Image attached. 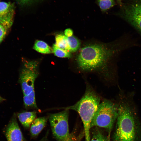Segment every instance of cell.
<instances>
[{"instance_id":"obj_1","label":"cell","mask_w":141,"mask_h":141,"mask_svg":"<svg viewBox=\"0 0 141 141\" xmlns=\"http://www.w3.org/2000/svg\"><path fill=\"white\" fill-rule=\"evenodd\" d=\"M132 103L124 97L118 104V115L113 141H139V122Z\"/></svg>"},{"instance_id":"obj_2","label":"cell","mask_w":141,"mask_h":141,"mask_svg":"<svg viewBox=\"0 0 141 141\" xmlns=\"http://www.w3.org/2000/svg\"><path fill=\"white\" fill-rule=\"evenodd\" d=\"M115 48L106 45L92 44L82 48L77 55L78 67L84 71H101L106 69L112 56L117 51Z\"/></svg>"},{"instance_id":"obj_3","label":"cell","mask_w":141,"mask_h":141,"mask_svg":"<svg viewBox=\"0 0 141 141\" xmlns=\"http://www.w3.org/2000/svg\"><path fill=\"white\" fill-rule=\"evenodd\" d=\"M100 101L99 96L91 87L88 86L79 101L72 105L63 108L73 110L78 113L83 123L85 141H90L91 123L100 104Z\"/></svg>"},{"instance_id":"obj_4","label":"cell","mask_w":141,"mask_h":141,"mask_svg":"<svg viewBox=\"0 0 141 141\" xmlns=\"http://www.w3.org/2000/svg\"><path fill=\"white\" fill-rule=\"evenodd\" d=\"M118 115V104L105 99L100 104L91 121V128L99 127L110 134Z\"/></svg>"},{"instance_id":"obj_5","label":"cell","mask_w":141,"mask_h":141,"mask_svg":"<svg viewBox=\"0 0 141 141\" xmlns=\"http://www.w3.org/2000/svg\"><path fill=\"white\" fill-rule=\"evenodd\" d=\"M39 63L36 61H24L19 76V81L23 98H35V81L39 72Z\"/></svg>"},{"instance_id":"obj_6","label":"cell","mask_w":141,"mask_h":141,"mask_svg":"<svg viewBox=\"0 0 141 141\" xmlns=\"http://www.w3.org/2000/svg\"><path fill=\"white\" fill-rule=\"evenodd\" d=\"M51 114L48 116L52 134L58 141H64L70 137L68 110Z\"/></svg>"},{"instance_id":"obj_7","label":"cell","mask_w":141,"mask_h":141,"mask_svg":"<svg viewBox=\"0 0 141 141\" xmlns=\"http://www.w3.org/2000/svg\"><path fill=\"white\" fill-rule=\"evenodd\" d=\"M120 15L141 34V0L122 5Z\"/></svg>"},{"instance_id":"obj_8","label":"cell","mask_w":141,"mask_h":141,"mask_svg":"<svg viewBox=\"0 0 141 141\" xmlns=\"http://www.w3.org/2000/svg\"><path fill=\"white\" fill-rule=\"evenodd\" d=\"M14 12L13 4L0 2V24L5 28H9L13 22Z\"/></svg>"},{"instance_id":"obj_9","label":"cell","mask_w":141,"mask_h":141,"mask_svg":"<svg viewBox=\"0 0 141 141\" xmlns=\"http://www.w3.org/2000/svg\"><path fill=\"white\" fill-rule=\"evenodd\" d=\"M6 136L8 141H26L14 116L7 129Z\"/></svg>"},{"instance_id":"obj_10","label":"cell","mask_w":141,"mask_h":141,"mask_svg":"<svg viewBox=\"0 0 141 141\" xmlns=\"http://www.w3.org/2000/svg\"><path fill=\"white\" fill-rule=\"evenodd\" d=\"M48 116H44L36 119L32 123L30 132L33 138L37 137L46 125Z\"/></svg>"},{"instance_id":"obj_11","label":"cell","mask_w":141,"mask_h":141,"mask_svg":"<svg viewBox=\"0 0 141 141\" xmlns=\"http://www.w3.org/2000/svg\"><path fill=\"white\" fill-rule=\"evenodd\" d=\"M18 119L23 127L29 128L32 123L36 119L37 113L35 111H25L17 114Z\"/></svg>"},{"instance_id":"obj_12","label":"cell","mask_w":141,"mask_h":141,"mask_svg":"<svg viewBox=\"0 0 141 141\" xmlns=\"http://www.w3.org/2000/svg\"><path fill=\"white\" fill-rule=\"evenodd\" d=\"M37 51L43 54H49L52 52V49L45 42L40 40L36 41L33 47Z\"/></svg>"},{"instance_id":"obj_13","label":"cell","mask_w":141,"mask_h":141,"mask_svg":"<svg viewBox=\"0 0 141 141\" xmlns=\"http://www.w3.org/2000/svg\"><path fill=\"white\" fill-rule=\"evenodd\" d=\"M67 38L62 34L57 35L55 37V44L59 48L69 51Z\"/></svg>"},{"instance_id":"obj_14","label":"cell","mask_w":141,"mask_h":141,"mask_svg":"<svg viewBox=\"0 0 141 141\" xmlns=\"http://www.w3.org/2000/svg\"><path fill=\"white\" fill-rule=\"evenodd\" d=\"M69 51L70 52L76 51L79 48L80 42L75 37L72 36L67 38Z\"/></svg>"},{"instance_id":"obj_15","label":"cell","mask_w":141,"mask_h":141,"mask_svg":"<svg viewBox=\"0 0 141 141\" xmlns=\"http://www.w3.org/2000/svg\"><path fill=\"white\" fill-rule=\"evenodd\" d=\"M95 127L90 141H110L109 136H106L97 128L98 127Z\"/></svg>"},{"instance_id":"obj_16","label":"cell","mask_w":141,"mask_h":141,"mask_svg":"<svg viewBox=\"0 0 141 141\" xmlns=\"http://www.w3.org/2000/svg\"><path fill=\"white\" fill-rule=\"evenodd\" d=\"M52 52L56 56L61 58H70L72 56L71 52L60 48L55 44L52 47Z\"/></svg>"},{"instance_id":"obj_17","label":"cell","mask_w":141,"mask_h":141,"mask_svg":"<svg viewBox=\"0 0 141 141\" xmlns=\"http://www.w3.org/2000/svg\"><path fill=\"white\" fill-rule=\"evenodd\" d=\"M101 10L105 11L114 6L115 3V0H97Z\"/></svg>"},{"instance_id":"obj_18","label":"cell","mask_w":141,"mask_h":141,"mask_svg":"<svg viewBox=\"0 0 141 141\" xmlns=\"http://www.w3.org/2000/svg\"><path fill=\"white\" fill-rule=\"evenodd\" d=\"M5 29L3 25L0 24V38L3 39L6 34Z\"/></svg>"},{"instance_id":"obj_19","label":"cell","mask_w":141,"mask_h":141,"mask_svg":"<svg viewBox=\"0 0 141 141\" xmlns=\"http://www.w3.org/2000/svg\"><path fill=\"white\" fill-rule=\"evenodd\" d=\"M20 4L25 5L29 4L34 0H16Z\"/></svg>"},{"instance_id":"obj_20","label":"cell","mask_w":141,"mask_h":141,"mask_svg":"<svg viewBox=\"0 0 141 141\" xmlns=\"http://www.w3.org/2000/svg\"><path fill=\"white\" fill-rule=\"evenodd\" d=\"M73 33V31L70 28H67L64 31V35L67 37L72 36Z\"/></svg>"},{"instance_id":"obj_21","label":"cell","mask_w":141,"mask_h":141,"mask_svg":"<svg viewBox=\"0 0 141 141\" xmlns=\"http://www.w3.org/2000/svg\"><path fill=\"white\" fill-rule=\"evenodd\" d=\"M49 133V131H48L46 132L45 135L39 141H48V136Z\"/></svg>"},{"instance_id":"obj_22","label":"cell","mask_w":141,"mask_h":141,"mask_svg":"<svg viewBox=\"0 0 141 141\" xmlns=\"http://www.w3.org/2000/svg\"><path fill=\"white\" fill-rule=\"evenodd\" d=\"M64 141H77L76 139L74 138L73 136L70 134L69 137L66 140Z\"/></svg>"},{"instance_id":"obj_23","label":"cell","mask_w":141,"mask_h":141,"mask_svg":"<svg viewBox=\"0 0 141 141\" xmlns=\"http://www.w3.org/2000/svg\"><path fill=\"white\" fill-rule=\"evenodd\" d=\"M4 99L0 96V102L3 101Z\"/></svg>"},{"instance_id":"obj_24","label":"cell","mask_w":141,"mask_h":141,"mask_svg":"<svg viewBox=\"0 0 141 141\" xmlns=\"http://www.w3.org/2000/svg\"><path fill=\"white\" fill-rule=\"evenodd\" d=\"M3 39L0 38V43H1L2 42Z\"/></svg>"},{"instance_id":"obj_25","label":"cell","mask_w":141,"mask_h":141,"mask_svg":"<svg viewBox=\"0 0 141 141\" xmlns=\"http://www.w3.org/2000/svg\"><path fill=\"white\" fill-rule=\"evenodd\" d=\"M118 0L119 1H120V0Z\"/></svg>"}]
</instances>
